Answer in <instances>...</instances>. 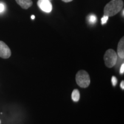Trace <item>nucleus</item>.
<instances>
[{
  "label": "nucleus",
  "instance_id": "1",
  "mask_svg": "<svg viewBox=\"0 0 124 124\" xmlns=\"http://www.w3.org/2000/svg\"><path fill=\"white\" fill-rule=\"evenodd\" d=\"M124 7L122 0H111L104 8V16L111 17L119 13Z\"/></svg>",
  "mask_w": 124,
  "mask_h": 124
},
{
  "label": "nucleus",
  "instance_id": "2",
  "mask_svg": "<svg viewBox=\"0 0 124 124\" xmlns=\"http://www.w3.org/2000/svg\"><path fill=\"white\" fill-rule=\"evenodd\" d=\"M75 79L78 85L82 88L87 87L90 83V76L85 70L79 71L76 75Z\"/></svg>",
  "mask_w": 124,
  "mask_h": 124
},
{
  "label": "nucleus",
  "instance_id": "3",
  "mask_svg": "<svg viewBox=\"0 0 124 124\" xmlns=\"http://www.w3.org/2000/svg\"><path fill=\"white\" fill-rule=\"evenodd\" d=\"M117 54L115 51L111 49H109L106 51L104 55L105 63L106 67L108 68L114 67L117 63Z\"/></svg>",
  "mask_w": 124,
  "mask_h": 124
},
{
  "label": "nucleus",
  "instance_id": "4",
  "mask_svg": "<svg viewBox=\"0 0 124 124\" xmlns=\"http://www.w3.org/2000/svg\"><path fill=\"white\" fill-rule=\"evenodd\" d=\"M11 56V51L4 41H0V57L3 59H8Z\"/></svg>",
  "mask_w": 124,
  "mask_h": 124
},
{
  "label": "nucleus",
  "instance_id": "5",
  "mask_svg": "<svg viewBox=\"0 0 124 124\" xmlns=\"http://www.w3.org/2000/svg\"><path fill=\"white\" fill-rule=\"evenodd\" d=\"M38 5L41 10L46 13H50L52 11V6L49 0H39Z\"/></svg>",
  "mask_w": 124,
  "mask_h": 124
},
{
  "label": "nucleus",
  "instance_id": "6",
  "mask_svg": "<svg viewBox=\"0 0 124 124\" xmlns=\"http://www.w3.org/2000/svg\"><path fill=\"white\" fill-rule=\"evenodd\" d=\"M117 54L121 59L124 58V39L122 38L119 41L117 47Z\"/></svg>",
  "mask_w": 124,
  "mask_h": 124
},
{
  "label": "nucleus",
  "instance_id": "7",
  "mask_svg": "<svg viewBox=\"0 0 124 124\" xmlns=\"http://www.w3.org/2000/svg\"><path fill=\"white\" fill-rule=\"evenodd\" d=\"M16 1L24 9H28L33 5L32 0H16Z\"/></svg>",
  "mask_w": 124,
  "mask_h": 124
},
{
  "label": "nucleus",
  "instance_id": "8",
  "mask_svg": "<svg viewBox=\"0 0 124 124\" xmlns=\"http://www.w3.org/2000/svg\"><path fill=\"white\" fill-rule=\"evenodd\" d=\"M72 99L74 102H78L80 98V93L77 89L74 90L72 93Z\"/></svg>",
  "mask_w": 124,
  "mask_h": 124
},
{
  "label": "nucleus",
  "instance_id": "9",
  "mask_svg": "<svg viewBox=\"0 0 124 124\" xmlns=\"http://www.w3.org/2000/svg\"><path fill=\"white\" fill-rule=\"evenodd\" d=\"M97 21V17L94 15H91L89 17V21L90 24H94Z\"/></svg>",
  "mask_w": 124,
  "mask_h": 124
},
{
  "label": "nucleus",
  "instance_id": "10",
  "mask_svg": "<svg viewBox=\"0 0 124 124\" xmlns=\"http://www.w3.org/2000/svg\"><path fill=\"white\" fill-rule=\"evenodd\" d=\"M108 19V17L106 16H103V17L101 18V23L102 25L106 24L107 21Z\"/></svg>",
  "mask_w": 124,
  "mask_h": 124
},
{
  "label": "nucleus",
  "instance_id": "11",
  "mask_svg": "<svg viewBox=\"0 0 124 124\" xmlns=\"http://www.w3.org/2000/svg\"><path fill=\"white\" fill-rule=\"evenodd\" d=\"M117 79L115 77H112L111 78V82L113 86H116V85L117 84Z\"/></svg>",
  "mask_w": 124,
  "mask_h": 124
},
{
  "label": "nucleus",
  "instance_id": "12",
  "mask_svg": "<svg viewBox=\"0 0 124 124\" xmlns=\"http://www.w3.org/2000/svg\"><path fill=\"white\" fill-rule=\"evenodd\" d=\"M5 9V6L4 5L2 4V3H0V13H2L4 11Z\"/></svg>",
  "mask_w": 124,
  "mask_h": 124
},
{
  "label": "nucleus",
  "instance_id": "13",
  "mask_svg": "<svg viewBox=\"0 0 124 124\" xmlns=\"http://www.w3.org/2000/svg\"><path fill=\"white\" fill-rule=\"evenodd\" d=\"M124 63H122L120 68V74H124Z\"/></svg>",
  "mask_w": 124,
  "mask_h": 124
},
{
  "label": "nucleus",
  "instance_id": "14",
  "mask_svg": "<svg viewBox=\"0 0 124 124\" xmlns=\"http://www.w3.org/2000/svg\"><path fill=\"white\" fill-rule=\"evenodd\" d=\"M120 86L121 87L122 89H124V80H122L121 82V85H120Z\"/></svg>",
  "mask_w": 124,
  "mask_h": 124
},
{
  "label": "nucleus",
  "instance_id": "15",
  "mask_svg": "<svg viewBox=\"0 0 124 124\" xmlns=\"http://www.w3.org/2000/svg\"><path fill=\"white\" fill-rule=\"evenodd\" d=\"M62 1L64 2H71V1H72V0H62Z\"/></svg>",
  "mask_w": 124,
  "mask_h": 124
},
{
  "label": "nucleus",
  "instance_id": "16",
  "mask_svg": "<svg viewBox=\"0 0 124 124\" xmlns=\"http://www.w3.org/2000/svg\"><path fill=\"white\" fill-rule=\"evenodd\" d=\"M31 18H32V20H33V19H35V16L34 15H32V16H31Z\"/></svg>",
  "mask_w": 124,
  "mask_h": 124
},
{
  "label": "nucleus",
  "instance_id": "17",
  "mask_svg": "<svg viewBox=\"0 0 124 124\" xmlns=\"http://www.w3.org/2000/svg\"><path fill=\"white\" fill-rule=\"evenodd\" d=\"M124 16V9H122V16Z\"/></svg>",
  "mask_w": 124,
  "mask_h": 124
},
{
  "label": "nucleus",
  "instance_id": "18",
  "mask_svg": "<svg viewBox=\"0 0 124 124\" xmlns=\"http://www.w3.org/2000/svg\"></svg>",
  "mask_w": 124,
  "mask_h": 124
},
{
  "label": "nucleus",
  "instance_id": "19",
  "mask_svg": "<svg viewBox=\"0 0 124 124\" xmlns=\"http://www.w3.org/2000/svg\"></svg>",
  "mask_w": 124,
  "mask_h": 124
}]
</instances>
